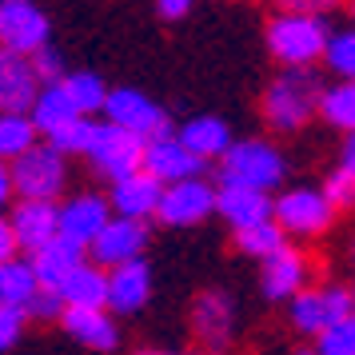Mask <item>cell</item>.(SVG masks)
I'll return each mask as SVG.
<instances>
[{
	"mask_svg": "<svg viewBox=\"0 0 355 355\" xmlns=\"http://www.w3.org/2000/svg\"><path fill=\"white\" fill-rule=\"evenodd\" d=\"M352 12H355V0H352Z\"/></svg>",
	"mask_w": 355,
	"mask_h": 355,
	"instance_id": "ee69618b",
	"label": "cell"
},
{
	"mask_svg": "<svg viewBox=\"0 0 355 355\" xmlns=\"http://www.w3.org/2000/svg\"><path fill=\"white\" fill-rule=\"evenodd\" d=\"M216 211L224 216L232 232H248V227L272 224L275 220V200L268 192H252V188H220V204Z\"/></svg>",
	"mask_w": 355,
	"mask_h": 355,
	"instance_id": "d6986e66",
	"label": "cell"
},
{
	"mask_svg": "<svg viewBox=\"0 0 355 355\" xmlns=\"http://www.w3.org/2000/svg\"><path fill=\"white\" fill-rule=\"evenodd\" d=\"M300 355H315V352H300Z\"/></svg>",
	"mask_w": 355,
	"mask_h": 355,
	"instance_id": "7bdbcfd3",
	"label": "cell"
},
{
	"mask_svg": "<svg viewBox=\"0 0 355 355\" xmlns=\"http://www.w3.org/2000/svg\"><path fill=\"white\" fill-rule=\"evenodd\" d=\"M323 196L331 200V208H336V211L355 208V172H352V168H343V164H339L336 172L323 180Z\"/></svg>",
	"mask_w": 355,
	"mask_h": 355,
	"instance_id": "d6a6232c",
	"label": "cell"
},
{
	"mask_svg": "<svg viewBox=\"0 0 355 355\" xmlns=\"http://www.w3.org/2000/svg\"><path fill=\"white\" fill-rule=\"evenodd\" d=\"M72 120H80V108L72 104L68 88L64 84H49V88L40 92V100H36V108H33V124L40 128V136L49 140V136H56L60 128H68Z\"/></svg>",
	"mask_w": 355,
	"mask_h": 355,
	"instance_id": "cb8c5ba5",
	"label": "cell"
},
{
	"mask_svg": "<svg viewBox=\"0 0 355 355\" xmlns=\"http://www.w3.org/2000/svg\"><path fill=\"white\" fill-rule=\"evenodd\" d=\"M108 200H112V211L124 216V220H140L144 224L148 216L160 211V200H164V184L156 176H148L144 168L132 172V176L116 180L108 188Z\"/></svg>",
	"mask_w": 355,
	"mask_h": 355,
	"instance_id": "ac0fdd59",
	"label": "cell"
},
{
	"mask_svg": "<svg viewBox=\"0 0 355 355\" xmlns=\"http://www.w3.org/2000/svg\"><path fill=\"white\" fill-rule=\"evenodd\" d=\"M104 120L116 124V128L132 132L140 140H160L168 136V116L152 96H144L140 88H112L108 96V108H104Z\"/></svg>",
	"mask_w": 355,
	"mask_h": 355,
	"instance_id": "9c48e42d",
	"label": "cell"
},
{
	"mask_svg": "<svg viewBox=\"0 0 355 355\" xmlns=\"http://www.w3.org/2000/svg\"><path fill=\"white\" fill-rule=\"evenodd\" d=\"M343 168H352V172H355V136L343 140Z\"/></svg>",
	"mask_w": 355,
	"mask_h": 355,
	"instance_id": "60d3db41",
	"label": "cell"
},
{
	"mask_svg": "<svg viewBox=\"0 0 355 355\" xmlns=\"http://www.w3.org/2000/svg\"><path fill=\"white\" fill-rule=\"evenodd\" d=\"M275 224L291 240H311L336 224V208L323 196V188H288L275 196Z\"/></svg>",
	"mask_w": 355,
	"mask_h": 355,
	"instance_id": "5b68a950",
	"label": "cell"
},
{
	"mask_svg": "<svg viewBox=\"0 0 355 355\" xmlns=\"http://www.w3.org/2000/svg\"><path fill=\"white\" fill-rule=\"evenodd\" d=\"M8 176H12V188H17L20 200H44V204H56V196L64 192V156L52 144L33 148L28 156L8 164Z\"/></svg>",
	"mask_w": 355,
	"mask_h": 355,
	"instance_id": "8992f818",
	"label": "cell"
},
{
	"mask_svg": "<svg viewBox=\"0 0 355 355\" xmlns=\"http://www.w3.org/2000/svg\"><path fill=\"white\" fill-rule=\"evenodd\" d=\"M180 140H184V148L192 152L196 160H224L227 152H232V128H227L220 116H192L184 128L176 132Z\"/></svg>",
	"mask_w": 355,
	"mask_h": 355,
	"instance_id": "603a6c76",
	"label": "cell"
},
{
	"mask_svg": "<svg viewBox=\"0 0 355 355\" xmlns=\"http://www.w3.org/2000/svg\"><path fill=\"white\" fill-rule=\"evenodd\" d=\"M8 227L17 236L20 252L36 256L40 248H49L56 236H60V204H44V200H20L12 216H8Z\"/></svg>",
	"mask_w": 355,
	"mask_h": 355,
	"instance_id": "5bb4252c",
	"label": "cell"
},
{
	"mask_svg": "<svg viewBox=\"0 0 355 355\" xmlns=\"http://www.w3.org/2000/svg\"><path fill=\"white\" fill-rule=\"evenodd\" d=\"M156 12L164 20H184L192 12V0H156Z\"/></svg>",
	"mask_w": 355,
	"mask_h": 355,
	"instance_id": "f35d334b",
	"label": "cell"
},
{
	"mask_svg": "<svg viewBox=\"0 0 355 355\" xmlns=\"http://www.w3.org/2000/svg\"><path fill=\"white\" fill-rule=\"evenodd\" d=\"M288 243V236H284V227L275 224H259V227H248V232H236V248H240L243 256H252V259H263L268 256H275L279 248Z\"/></svg>",
	"mask_w": 355,
	"mask_h": 355,
	"instance_id": "f546056e",
	"label": "cell"
},
{
	"mask_svg": "<svg viewBox=\"0 0 355 355\" xmlns=\"http://www.w3.org/2000/svg\"><path fill=\"white\" fill-rule=\"evenodd\" d=\"M352 300H355V291H352Z\"/></svg>",
	"mask_w": 355,
	"mask_h": 355,
	"instance_id": "f6af8a7d",
	"label": "cell"
},
{
	"mask_svg": "<svg viewBox=\"0 0 355 355\" xmlns=\"http://www.w3.org/2000/svg\"><path fill=\"white\" fill-rule=\"evenodd\" d=\"M144 152H148V140H140V136H132V132L116 128V124H96V132H92V144H88V164L96 168L104 180H124L132 176V172H140L144 168Z\"/></svg>",
	"mask_w": 355,
	"mask_h": 355,
	"instance_id": "52a82bcc",
	"label": "cell"
},
{
	"mask_svg": "<svg viewBox=\"0 0 355 355\" xmlns=\"http://www.w3.org/2000/svg\"><path fill=\"white\" fill-rule=\"evenodd\" d=\"M17 252H20V243H17V236H12V227H8V220H4V224H0V263L17 259Z\"/></svg>",
	"mask_w": 355,
	"mask_h": 355,
	"instance_id": "ab89813d",
	"label": "cell"
},
{
	"mask_svg": "<svg viewBox=\"0 0 355 355\" xmlns=\"http://www.w3.org/2000/svg\"><path fill=\"white\" fill-rule=\"evenodd\" d=\"M64 88H68V96H72V104L80 108V116L104 112L108 108V96H112V88L100 80L96 72H68Z\"/></svg>",
	"mask_w": 355,
	"mask_h": 355,
	"instance_id": "f1b7e54d",
	"label": "cell"
},
{
	"mask_svg": "<svg viewBox=\"0 0 355 355\" xmlns=\"http://www.w3.org/2000/svg\"><path fill=\"white\" fill-rule=\"evenodd\" d=\"M355 315V300L352 291H343L339 284H320V288H304L295 300L288 304V320L300 336H315L331 331L336 323L352 320Z\"/></svg>",
	"mask_w": 355,
	"mask_h": 355,
	"instance_id": "277c9868",
	"label": "cell"
},
{
	"mask_svg": "<svg viewBox=\"0 0 355 355\" xmlns=\"http://www.w3.org/2000/svg\"><path fill=\"white\" fill-rule=\"evenodd\" d=\"M216 204H220V188H211L204 176H196V180H184V184L164 188L156 220L168 227H196L216 211Z\"/></svg>",
	"mask_w": 355,
	"mask_h": 355,
	"instance_id": "30bf717a",
	"label": "cell"
},
{
	"mask_svg": "<svg viewBox=\"0 0 355 355\" xmlns=\"http://www.w3.org/2000/svg\"><path fill=\"white\" fill-rule=\"evenodd\" d=\"M28 323V311L24 307H12V304H0V347H12Z\"/></svg>",
	"mask_w": 355,
	"mask_h": 355,
	"instance_id": "8d00e7d4",
	"label": "cell"
},
{
	"mask_svg": "<svg viewBox=\"0 0 355 355\" xmlns=\"http://www.w3.org/2000/svg\"><path fill=\"white\" fill-rule=\"evenodd\" d=\"M40 92H44V80L36 76L33 60L4 52V56H0V104H4V112L33 116Z\"/></svg>",
	"mask_w": 355,
	"mask_h": 355,
	"instance_id": "9a60e30c",
	"label": "cell"
},
{
	"mask_svg": "<svg viewBox=\"0 0 355 355\" xmlns=\"http://www.w3.org/2000/svg\"><path fill=\"white\" fill-rule=\"evenodd\" d=\"M144 172L156 176L164 188L172 184H184V180H196L204 172V160H196L192 152L184 148L180 136H160V140H148V152H144Z\"/></svg>",
	"mask_w": 355,
	"mask_h": 355,
	"instance_id": "2e32d148",
	"label": "cell"
},
{
	"mask_svg": "<svg viewBox=\"0 0 355 355\" xmlns=\"http://www.w3.org/2000/svg\"><path fill=\"white\" fill-rule=\"evenodd\" d=\"M36 136H40V128L33 124V116H17V112L0 116V156L8 164L20 160V156H28L33 148H40Z\"/></svg>",
	"mask_w": 355,
	"mask_h": 355,
	"instance_id": "4316f807",
	"label": "cell"
},
{
	"mask_svg": "<svg viewBox=\"0 0 355 355\" xmlns=\"http://www.w3.org/2000/svg\"><path fill=\"white\" fill-rule=\"evenodd\" d=\"M307 272H311L307 256L295 243H284L275 256H268L259 263V291H263V300H272V304H284L288 300L291 304L307 288Z\"/></svg>",
	"mask_w": 355,
	"mask_h": 355,
	"instance_id": "8fae6325",
	"label": "cell"
},
{
	"mask_svg": "<svg viewBox=\"0 0 355 355\" xmlns=\"http://www.w3.org/2000/svg\"><path fill=\"white\" fill-rule=\"evenodd\" d=\"M263 40H268V52L284 68H311L315 60L327 56V44H331V33L323 17H304V12H275L263 28Z\"/></svg>",
	"mask_w": 355,
	"mask_h": 355,
	"instance_id": "7a4b0ae2",
	"label": "cell"
},
{
	"mask_svg": "<svg viewBox=\"0 0 355 355\" xmlns=\"http://www.w3.org/2000/svg\"><path fill=\"white\" fill-rule=\"evenodd\" d=\"M49 33H52L49 17L36 8L33 0H0V40H4V52L33 60L40 49H49Z\"/></svg>",
	"mask_w": 355,
	"mask_h": 355,
	"instance_id": "ba28073f",
	"label": "cell"
},
{
	"mask_svg": "<svg viewBox=\"0 0 355 355\" xmlns=\"http://www.w3.org/2000/svg\"><path fill=\"white\" fill-rule=\"evenodd\" d=\"M284 156L268 140H236L232 152L220 160V188H252V192H272L284 180Z\"/></svg>",
	"mask_w": 355,
	"mask_h": 355,
	"instance_id": "3957f363",
	"label": "cell"
},
{
	"mask_svg": "<svg viewBox=\"0 0 355 355\" xmlns=\"http://www.w3.org/2000/svg\"><path fill=\"white\" fill-rule=\"evenodd\" d=\"M315 355H355V315L315 339Z\"/></svg>",
	"mask_w": 355,
	"mask_h": 355,
	"instance_id": "836d02e7",
	"label": "cell"
},
{
	"mask_svg": "<svg viewBox=\"0 0 355 355\" xmlns=\"http://www.w3.org/2000/svg\"><path fill=\"white\" fill-rule=\"evenodd\" d=\"M40 291V279H36L33 259H8L0 263V304L12 307H28Z\"/></svg>",
	"mask_w": 355,
	"mask_h": 355,
	"instance_id": "484cf974",
	"label": "cell"
},
{
	"mask_svg": "<svg viewBox=\"0 0 355 355\" xmlns=\"http://www.w3.org/2000/svg\"><path fill=\"white\" fill-rule=\"evenodd\" d=\"M60 327L92 352H116V343H120V331L108 320V307H68Z\"/></svg>",
	"mask_w": 355,
	"mask_h": 355,
	"instance_id": "44dd1931",
	"label": "cell"
},
{
	"mask_svg": "<svg viewBox=\"0 0 355 355\" xmlns=\"http://www.w3.org/2000/svg\"><path fill=\"white\" fill-rule=\"evenodd\" d=\"M323 64H327V72H336L339 80H355V28L331 33V44H327Z\"/></svg>",
	"mask_w": 355,
	"mask_h": 355,
	"instance_id": "4dcf8cb0",
	"label": "cell"
},
{
	"mask_svg": "<svg viewBox=\"0 0 355 355\" xmlns=\"http://www.w3.org/2000/svg\"><path fill=\"white\" fill-rule=\"evenodd\" d=\"M144 243H148V227L140 220H124V216H116L112 224L100 232V240L88 248V259L104 268V272H112V268H124V263H136V259L144 256Z\"/></svg>",
	"mask_w": 355,
	"mask_h": 355,
	"instance_id": "4fadbf2b",
	"label": "cell"
},
{
	"mask_svg": "<svg viewBox=\"0 0 355 355\" xmlns=\"http://www.w3.org/2000/svg\"><path fill=\"white\" fill-rule=\"evenodd\" d=\"M320 116L331 124V128L355 136V80H339L323 92Z\"/></svg>",
	"mask_w": 355,
	"mask_h": 355,
	"instance_id": "83f0119b",
	"label": "cell"
},
{
	"mask_svg": "<svg viewBox=\"0 0 355 355\" xmlns=\"http://www.w3.org/2000/svg\"><path fill=\"white\" fill-rule=\"evenodd\" d=\"M352 259H355V243H352Z\"/></svg>",
	"mask_w": 355,
	"mask_h": 355,
	"instance_id": "b9f144b4",
	"label": "cell"
},
{
	"mask_svg": "<svg viewBox=\"0 0 355 355\" xmlns=\"http://www.w3.org/2000/svg\"><path fill=\"white\" fill-rule=\"evenodd\" d=\"M92 132H96V124L88 120V116H80V120H72L68 128H60L56 136H49L44 144H52L60 156H72V152H88V144H92Z\"/></svg>",
	"mask_w": 355,
	"mask_h": 355,
	"instance_id": "1f68e13d",
	"label": "cell"
},
{
	"mask_svg": "<svg viewBox=\"0 0 355 355\" xmlns=\"http://www.w3.org/2000/svg\"><path fill=\"white\" fill-rule=\"evenodd\" d=\"M33 68H36V76L44 80V88H49V84H64V80H68L64 56L52 49V44H49V49H40V52L33 56Z\"/></svg>",
	"mask_w": 355,
	"mask_h": 355,
	"instance_id": "d590c367",
	"label": "cell"
},
{
	"mask_svg": "<svg viewBox=\"0 0 355 355\" xmlns=\"http://www.w3.org/2000/svg\"><path fill=\"white\" fill-rule=\"evenodd\" d=\"M60 295L68 307H108V272L96 263H84L64 279Z\"/></svg>",
	"mask_w": 355,
	"mask_h": 355,
	"instance_id": "d4e9b609",
	"label": "cell"
},
{
	"mask_svg": "<svg viewBox=\"0 0 355 355\" xmlns=\"http://www.w3.org/2000/svg\"><path fill=\"white\" fill-rule=\"evenodd\" d=\"M323 92L327 88L320 84V76L311 68H284L263 88V104L259 108H263L268 128L272 132H300L311 116L320 112Z\"/></svg>",
	"mask_w": 355,
	"mask_h": 355,
	"instance_id": "6da1fadb",
	"label": "cell"
},
{
	"mask_svg": "<svg viewBox=\"0 0 355 355\" xmlns=\"http://www.w3.org/2000/svg\"><path fill=\"white\" fill-rule=\"evenodd\" d=\"M192 331L204 347L224 352L232 331H236V304L224 291H200L192 304Z\"/></svg>",
	"mask_w": 355,
	"mask_h": 355,
	"instance_id": "e0dca14e",
	"label": "cell"
},
{
	"mask_svg": "<svg viewBox=\"0 0 355 355\" xmlns=\"http://www.w3.org/2000/svg\"><path fill=\"white\" fill-rule=\"evenodd\" d=\"M112 220H116L112 200L100 196V192H80V196H72V200L60 204V236L84 243V248H92L100 240V232L112 224Z\"/></svg>",
	"mask_w": 355,
	"mask_h": 355,
	"instance_id": "7c38bea8",
	"label": "cell"
},
{
	"mask_svg": "<svg viewBox=\"0 0 355 355\" xmlns=\"http://www.w3.org/2000/svg\"><path fill=\"white\" fill-rule=\"evenodd\" d=\"M148 295H152V272H148L144 259L108 272V311L132 315V311H140L148 304Z\"/></svg>",
	"mask_w": 355,
	"mask_h": 355,
	"instance_id": "7402d4cb",
	"label": "cell"
},
{
	"mask_svg": "<svg viewBox=\"0 0 355 355\" xmlns=\"http://www.w3.org/2000/svg\"><path fill=\"white\" fill-rule=\"evenodd\" d=\"M284 12H304V17H320L323 8H331L336 0H275Z\"/></svg>",
	"mask_w": 355,
	"mask_h": 355,
	"instance_id": "74e56055",
	"label": "cell"
},
{
	"mask_svg": "<svg viewBox=\"0 0 355 355\" xmlns=\"http://www.w3.org/2000/svg\"><path fill=\"white\" fill-rule=\"evenodd\" d=\"M84 263H88V248L76 243V240H68V236H56L49 248H40V252L33 256L40 288H52V291L64 288V279L76 272V268H84Z\"/></svg>",
	"mask_w": 355,
	"mask_h": 355,
	"instance_id": "ffe728a7",
	"label": "cell"
},
{
	"mask_svg": "<svg viewBox=\"0 0 355 355\" xmlns=\"http://www.w3.org/2000/svg\"><path fill=\"white\" fill-rule=\"evenodd\" d=\"M24 311H28V320H64L68 304H64V295H60V291L40 288V291H36V300L24 307Z\"/></svg>",
	"mask_w": 355,
	"mask_h": 355,
	"instance_id": "e575fe53",
	"label": "cell"
}]
</instances>
